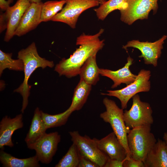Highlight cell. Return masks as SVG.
Segmentation results:
<instances>
[{"label": "cell", "instance_id": "obj_29", "mask_svg": "<svg viewBox=\"0 0 167 167\" xmlns=\"http://www.w3.org/2000/svg\"><path fill=\"white\" fill-rule=\"evenodd\" d=\"M125 159L122 161H120L116 159L109 158L105 164L104 167H123V164Z\"/></svg>", "mask_w": 167, "mask_h": 167}, {"label": "cell", "instance_id": "obj_32", "mask_svg": "<svg viewBox=\"0 0 167 167\" xmlns=\"http://www.w3.org/2000/svg\"><path fill=\"white\" fill-rule=\"evenodd\" d=\"M31 2H41L42 0H29Z\"/></svg>", "mask_w": 167, "mask_h": 167}, {"label": "cell", "instance_id": "obj_24", "mask_svg": "<svg viewBox=\"0 0 167 167\" xmlns=\"http://www.w3.org/2000/svg\"><path fill=\"white\" fill-rule=\"evenodd\" d=\"M72 113L68 109L63 112L55 115H50L41 110V116L48 129L61 126L66 124Z\"/></svg>", "mask_w": 167, "mask_h": 167}, {"label": "cell", "instance_id": "obj_12", "mask_svg": "<svg viewBox=\"0 0 167 167\" xmlns=\"http://www.w3.org/2000/svg\"><path fill=\"white\" fill-rule=\"evenodd\" d=\"M61 139V136L58 132L46 133L29 149L35 151L36 155L39 161L48 164L51 162L56 153Z\"/></svg>", "mask_w": 167, "mask_h": 167}, {"label": "cell", "instance_id": "obj_27", "mask_svg": "<svg viewBox=\"0 0 167 167\" xmlns=\"http://www.w3.org/2000/svg\"><path fill=\"white\" fill-rule=\"evenodd\" d=\"M123 167H145L143 161L137 160L131 157L126 156L123 164Z\"/></svg>", "mask_w": 167, "mask_h": 167}, {"label": "cell", "instance_id": "obj_18", "mask_svg": "<svg viewBox=\"0 0 167 167\" xmlns=\"http://www.w3.org/2000/svg\"><path fill=\"white\" fill-rule=\"evenodd\" d=\"M47 129L42 119L41 110L37 107L28 131L25 141L29 148L39 140L46 133Z\"/></svg>", "mask_w": 167, "mask_h": 167}, {"label": "cell", "instance_id": "obj_22", "mask_svg": "<svg viewBox=\"0 0 167 167\" xmlns=\"http://www.w3.org/2000/svg\"><path fill=\"white\" fill-rule=\"evenodd\" d=\"M66 0L49 1L43 3L41 11V21L45 22L52 18L62 9Z\"/></svg>", "mask_w": 167, "mask_h": 167}, {"label": "cell", "instance_id": "obj_23", "mask_svg": "<svg viewBox=\"0 0 167 167\" xmlns=\"http://www.w3.org/2000/svg\"><path fill=\"white\" fill-rule=\"evenodd\" d=\"M125 6L126 0H108L94 11L98 19L103 20L111 12L116 10L122 9Z\"/></svg>", "mask_w": 167, "mask_h": 167}, {"label": "cell", "instance_id": "obj_28", "mask_svg": "<svg viewBox=\"0 0 167 167\" xmlns=\"http://www.w3.org/2000/svg\"><path fill=\"white\" fill-rule=\"evenodd\" d=\"M78 167H99L96 164L81 154Z\"/></svg>", "mask_w": 167, "mask_h": 167}, {"label": "cell", "instance_id": "obj_30", "mask_svg": "<svg viewBox=\"0 0 167 167\" xmlns=\"http://www.w3.org/2000/svg\"><path fill=\"white\" fill-rule=\"evenodd\" d=\"M13 0H0V7L2 10L6 11L10 6V5Z\"/></svg>", "mask_w": 167, "mask_h": 167}, {"label": "cell", "instance_id": "obj_1", "mask_svg": "<svg viewBox=\"0 0 167 167\" xmlns=\"http://www.w3.org/2000/svg\"><path fill=\"white\" fill-rule=\"evenodd\" d=\"M104 32L100 29L93 35L82 33L78 36L76 44L79 45L72 54L67 58H63L57 64L54 68L59 76L64 75L71 78L79 75L80 69L86 60L90 56L96 54L104 47V41L100 37Z\"/></svg>", "mask_w": 167, "mask_h": 167}, {"label": "cell", "instance_id": "obj_10", "mask_svg": "<svg viewBox=\"0 0 167 167\" xmlns=\"http://www.w3.org/2000/svg\"><path fill=\"white\" fill-rule=\"evenodd\" d=\"M69 134L82 155L99 167H104L109 158L99 148L94 138L91 139L86 135L82 136L77 131H70Z\"/></svg>", "mask_w": 167, "mask_h": 167}, {"label": "cell", "instance_id": "obj_26", "mask_svg": "<svg viewBox=\"0 0 167 167\" xmlns=\"http://www.w3.org/2000/svg\"><path fill=\"white\" fill-rule=\"evenodd\" d=\"M81 154L73 143L65 155L55 166V167H78Z\"/></svg>", "mask_w": 167, "mask_h": 167}, {"label": "cell", "instance_id": "obj_16", "mask_svg": "<svg viewBox=\"0 0 167 167\" xmlns=\"http://www.w3.org/2000/svg\"><path fill=\"white\" fill-rule=\"evenodd\" d=\"M133 61V59L129 56L127 58V63L122 68L115 71L99 68L100 74L109 78L113 81V84L112 86V88H116L122 84L128 85L133 82L137 76V75L133 74L129 69Z\"/></svg>", "mask_w": 167, "mask_h": 167}, {"label": "cell", "instance_id": "obj_13", "mask_svg": "<svg viewBox=\"0 0 167 167\" xmlns=\"http://www.w3.org/2000/svg\"><path fill=\"white\" fill-rule=\"evenodd\" d=\"M43 3L32 2L24 13L15 31L14 35L23 36L35 29L41 23V11Z\"/></svg>", "mask_w": 167, "mask_h": 167}, {"label": "cell", "instance_id": "obj_21", "mask_svg": "<svg viewBox=\"0 0 167 167\" xmlns=\"http://www.w3.org/2000/svg\"><path fill=\"white\" fill-rule=\"evenodd\" d=\"M92 86L80 79L75 89L71 103L68 109L72 113L82 109L87 101Z\"/></svg>", "mask_w": 167, "mask_h": 167}, {"label": "cell", "instance_id": "obj_25", "mask_svg": "<svg viewBox=\"0 0 167 167\" xmlns=\"http://www.w3.org/2000/svg\"><path fill=\"white\" fill-rule=\"evenodd\" d=\"M12 54L5 53L0 50V75L6 69L16 71H24V64L20 59L12 58Z\"/></svg>", "mask_w": 167, "mask_h": 167}, {"label": "cell", "instance_id": "obj_34", "mask_svg": "<svg viewBox=\"0 0 167 167\" xmlns=\"http://www.w3.org/2000/svg\"></svg>", "mask_w": 167, "mask_h": 167}, {"label": "cell", "instance_id": "obj_20", "mask_svg": "<svg viewBox=\"0 0 167 167\" xmlns=\"http://www.w3.org/2000/svg\"><path fill=\"white\" fill-rule=\"evenodd\" d=\"M2 149L0 161L4 167H38L40 162L36 156L24 159L15 157Z\"/></svg>", "mask_w": 167, "mask_h": 167}, {"label": "cell", "instance_id": "obj_15", "mask_svg": "<svg viewBox=\"0 0 167 167\" xmlns=\"http://www.w3.org/2000/svg\"><path fill=\"white\" fill-rule=\"evenodd\" d=\"M22 113L13 118L7 116L3 117L0 122V148L4 149L5 146L13 147L12 136L16 130L23 127Z\"/></svg>", "mask_w": 167, "mask_h": 167}, {"label": "cell", "instance_id": "obj_31", "mask_svg": "<svg viewBox=\"0 0 167 167\" xmlns=\"http://www.w3.org/2000/svg\"><path fill=\"white\" fill-rule=\"evenodd\" d=\"M163 139L165 141L167 144V132H165L164 133L163 136Z\"/></svg>", "mask_w": 167, "mask_h": 167}, {"label": "cell", "instance_id": "obj_33", "mask_svg": "<svg viewBox=\"0 0 167 167\" xmlns=\"http://www.w3.org/2000/svg\"><path fill=\"white\" fill-rule=\"evenodd\" d=\"M100 4H101L107 1V0H98Z\"/></svg>", "mask_w": 167, "mask_h": 167}, {"label": "cell", "instance_id": "obj_4", "mask_svg": "<svg viewBox=\"0 0 167 167\" xmlns=\"http://www.w3.org/2000/svg\"><path fill=\"white\" fill-rule=\"evenodd\" d=\"M103 102L106 110L100 114V117L109 123L113 132L125 148L127 156L131 157L127 142V135L129 131L126 128L123 118V109L119 108L115 102L107 97L104 98Z\"/></svg>", "mask_w": 167, "mask_h": 167}, {"label": "cell", "instance_id": "obj_7", "mask_svg": "<svg viewBox=\"0 0 167 167\" xmlns=\"http://www.w3.org/2000/svg\"><path fill=\"white\" fill-rule=\"evenodd\" d=\"M158 0H126V6L120 11V20L131 25L138 20L147 19L150 12L156 14Z\"/></svg>", "mask_w": 167, "mask_h": 167}, {"label": "cell", "instance_id": "obj_3", "mask_svg": "<svg viewBox=\"0 0 167 167\" xmlns=\"http://www.w3.org/2000/svg\"><path fill=\"white\" fill-rule=\"evenodd\" d=\"M151 125L131 129L127 135V142L131 157L143 162L146 156L157 141L151 132Z\"/></svg>", "mask_w": 167, "mask_h": 167}, {"label": "cell", "instance_id": "obj_6", "mask_svg": "<svg viewBox=\"0 0 167 167\" xmlns=\"http://www.w3.org/2000/svg\"><path fill=\"white\" fill-rule=\"evenodd\" d=\"M132 104L129 110H125L123 118L126 126L130 131L132 128L153 123L152 110L150 104L142 101L136 94L132 97Z\"/></svg>", "mask_w": 167, "mask_h": 167}, {"label": "cell", "instance_id": "obj_35", "mask_svg": "<svg viewBox=\"0 0 167 167\" xmlns=\"http://www.w3.org/2000/svg\"></svg>", "mask_w": 167, "mask_h": 167}, {"label": "cell", "instance_id": "obj_8", "mask_svg": "<svg viewBox=\"0 0 167 167\" xmlns=\"http://www.w3.org/2000/svg\"><path fill=\"white\" fill-rule=\"evenodd\" d=\"M100 4L98 0H66L65 6L51 21L65 23L75 29L79 17L83 12Z\"/></svg>", "mask_w": 167, "mask_h": 167}, {"label": "cell", "instance_id": "obj_17", "mask_svg": "<svg viewBox=\"0 0 167 167\" xmlns=\"http://www.w3.org/2000/svg\"><path fill=\"white\" fill-rule=\"evenodd\" d=\"M167 144L158 139L143 161L145 167H167Z\"/></svg>", "mask_w": 167, "mask_h": 167}, {"label": "cell", "instance_id": "obj_11", "mask_svg": "<svg viewBox=\"0 0 167 167\" xmlns=\"http://www.w3.org/2000/svg\"><path fill=\"white\" fill-rule=\"evenodd\" d=\"M167 37V36L164 35L153 42L132 40L128 41L126 45L123 46L122 48L126 50L128 48L133 47L138 49L141 53L139 57L143 58L145 64L156 67L157 60L161 56L164 41Z\"/></svg>", "mask_w": 167, "mask_h": 167}, {"label": "cell", "instance_id": "obj_19", "mask_svg": "<svg viewBox=\"0 0 167 167\" xmlns=\"http://www.w3.org/2000/svg\"><path fill=\"white\" fill-rule=\"evenodd\" d=\"M96 55H93L86 60L79 74L80 79L92 86L96 85L99 80V68L96 63Z\"/></svg>", "mask_w": 167, "mask_h": 167}, {"label": "cell", "instance_id": "obj_14", "mask_svg": "<svg viewBox=\"0 0 167 167\" xmlns=\"http://www.w3.org/2000/svg\"><path fill=\"white\" fill-rule=\"evenodd\" d=\"M94 139L99 148L110 159L122 161L127 156L125 148L113 132L100 139Z\"/></svg>", "mask_w": 167, "mask_h": 167}, {"label": "cell", "instance_id": "obj_2", "mask_svg": "<svg viewBox=\"0 0 167 167\" xmlns=\"http://www.w3.org/2000/svg\"><path fill=\"white\" fill-rule=\"evenodd\" d=\"M18 58L21 59L24 64V79L22 84L14 91L19 93L23 98L21 112L24 113L28 104L31 86L28 84L29 79L32 73L37 68L43 69L47 67H53V61H50L40 57L39 55L35 43H32L26 48L22 49L18 53Z\"/></svg>", "mask_w": 167, "mask_h": 167}, {"label": "cell", "instance_id": "obj_9", "mask_svg": "<svg viewBox=\"0 0 167 167\" xmlns=\"http://www.w3.org/2000/svg\"><path fill=\"white\" fill-rule=\"evenodd\" d=\"M29 0H17L0 15V32L6 28L4 41L8 42L14 36L16 28L24 13L31 4Z\"/></svg>", "mask_w": 167, "mask_h": 167}, {"label": "cell", "instance_id": "obj_5", "mask_svg": "<svg viewBox=\"0 0 167 167\" xmlns=\"http://www.w3.org/2000/svg\"><path fill=\"white\" fill-rule=\"evenodd\" d=\"M151 76L150 71L142 69L138 73L135 80L126 87L119 90H108L107 93L101 94L117 97L120 101L121 108L126 109L128 102L134 96L139 92L150 91Z\"/></svg>", "mask_w": 167, "mask_h": 167}]
</instances>
